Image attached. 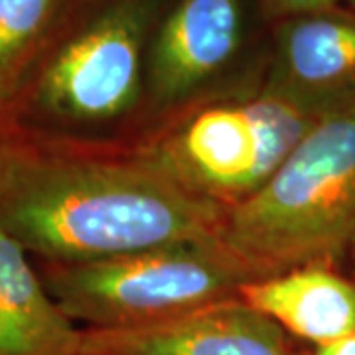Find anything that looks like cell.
<instances>
[{"label":"cell","instance_id":"obj_1","mask_svg":"<svg viewBox=\"0 0 355 355\" xmlns=\"http://www.w3.org/2000/svg\"><path fill=\"white\" fill-rule=\"evenodd\" d=\"M225 209L125 148L24 140L0 229L44 263H93L219 237Z\"/></svg>","mask_w":355,"mask_h":355},{"label":"cell","instance_id":"obj_2","mask_svg":"<svg viewBox=\"0 0 355 355\" xmlns=\"http://www.w3.org/2000/svg\"><path fill=\"white\" fill-rule=\"evenodd\" d=\"M172 0H79L8 103L4 119L36 144L123 148L144 123L146 64Z\"/></svg>","mask_w":355,"mask_h":355},{"label":"cell","instance_id":"obj_3","mask_svg":"<svg viewBox=\"0 0 355 355\" xmlns=\"http://www.w3.org/2000/svg\"><path fill=\"white\" fill-rule=\"evenodd\" d=\"M263 277L306 265L343 266L355 239V107L320 119L219 233Z\"/></svg>","mask_w":355,"mask_h":355},{"label":"cell","instance_id":"obj_4","mask_svg":"<svg viewBox=\"0 0 355 355\" xmlns=\"http://www.w3.org/2000/svg\"><path fill=\"white\" fill-rule=\"evenodd\" d=\"M53 302L91 330H144L239 300L263 275L221 237L154 247L93 261L44 263L38 270Z\"/></svg>","mask_w":355,"mask_h":355},{"label":"cell","instance_id":"obj_5","mask_svg":"<svg viewBox=\"0 0 355 355\" xmlns=\"http://www.w3.org/2000/svg\"><path fill=\"white\" fill-rule=\"evenodd\" d=\"M318 121L251 87L178 111L125 150L229 211L265 186Z\"/></svg>","mask_w":355,"mask_h":355},{"label":"cell","instance_id":"obj_6","mask_svg":"<svg viewBox=\"0 0 355 355\" xmlns=\"http://www.w3.org/2000/svg\"><path fill=\"white\" fill-rule=\"evenodd\" d=\"M268 42L259 0H172L148 50L140 135L196 103L261 87Z\"/></svg>","mask_w":355,"mask_h":355},{"label":"cell","instance_id":"obj_7","mask_svg":"<svg viewBox=\"0 0 355 355\" xmlns=\"http://www.w3.org/2000/svg\"><path fill=\"white\" fill-rule=\"evenodd\" d=\"M261 89L314 119L355 107V8L342 2L272 22Z\"/></svg>","mask_w":355,"mask_h":355},{"label":"cell","instance_id":"obj_8","mask_svg":"<svg viewBox=\"0 0 355 355\" xmlns=\"http://www.w3.org/2000/svg\"><path fill=\"white\" fill-rule=\"evenodd\" d=\"M79 355H304L277 322L239 300L144 330L81 328Z\"/></svg>","mask_w":355,"mask_h":355},{"label":"cell","instance_id":"obj_9","mask_svg":"<svg viewBox=\"0 0 355 355\" xmlns=\"http://www.w3.org/2000/svg\"><path fill=\"white\" fill-rule=\"evenodd\" d=\"M239 302L308 347L355 334V280L343 266H296L249 280L239 288Z\"/></svg>","mask_w":355,"mask_h":355},{"label":"cell","instance_id":"obj_10","mask_svg":"<svg viewBox=\"0 0 355 355\" xmlns=\"http://www.w3.org/2000/svg\"><path fill=\"white\" fill-rule=\"evenodd\" d=\"M79 334L28 253L0 229V355H79Z\"/></svg>","mask_w":355,"mask_h":355},{"label":"cell","instance_id":"obj_11","mask_svg":"<svg viewBox=\"0 0 355 355\" xmlns=\"http://www.w3.org/2000/svg\"><path fill=\"white\" fill-rule=\"evenodd\" d=\"M79 0H0V111L64 28Z\"/></svg>","mask_w":355,"mask_h":355},{"label":"cell","instance_id":"obj_12","mask_svg":"<svg viewBox=\"0 0 355 355\" xmlns=\"http://www.w3.org/2000/svg\"><path fill=\"white\" fill-rule=\"evenodd\" d=\"M263 6V12L268 18V22H277L282 18H288L294 14L312 12L322 8H331L342 4L343 0H259Z\"/></svg>","mask_w":355,"mask_h":355},{"label":"cell","instance_id":"obj_13","mask_svg":"<svg viewBox=\"0 0 355 355\" xmlns=\"http://www.w3.org/2000/svg\"><path fill=\"white\" fill-rule=\"evenodd\" d=\"M24 148V139L14 132L8 123H0V196L6 188L12 170Z\"/></svg>","mask_w":355,"mask_h":355},{"label":"cell","instance_id":"obj_14","mask_svg":"<svg viewBox=\"0 0 355 355\" xmlns=\"http://www.w3.org/2000/svg\"><path fill=\"white\" fill-rule=\"evenodd\" d=\"M302 352L304 355H355V334L326 345H302Z\"/></svg>","mask_w":355,"mask_h":355},{"label":"cell","instance_id":"obj_15","mask_svg":"<svg viewBox=\"0 0 355 355\" xmlns=\"http://www.w3.org/2000/svg\"><path fill=\"white\" fill-rule=\"evenodd\" d=\"M343 268L349 272V277L355 280V239L352 243V247H349V251L345 254V261H343Z\"/></svg>","mask_w":355,"mask_h":355},{"label":"cell","instance_id":"obj_16","mask_svg":"<svg viewBox=\"0 0 355 355\" xmlns=\"http://www.w3.org/2000/svg\"><path fill=\"white\" fill-rule=\"evenodd\" d=\"M343 2H345V4H349L352 8H355V0H343Z\"/></svg>","mask_w":355,"mask_h":355},{"label":"cell","instance_id":"obj_17","mask_svg":"<svg viewBox=\"0 0 355 355\" xmlns=\"http://www.w3.org/2000/svg\"><path fill=\"white\" fill-rule=\"evenodd\" d=\"M0 123H6V119H4V113L0 111Z\"/></svg>","mask_w":355,"mask_h":355}]
</instances>
